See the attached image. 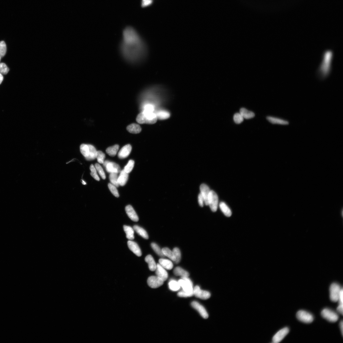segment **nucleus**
I'll return each mask as SVG.
<instances>
[{
  "label": "nucleus",
  "mask_w": 343,
  "mask_h": 343,
  "mask_svg": "<svg viewBox=\"0 0 343 343\" xmlns=\"http://www.w3.org/2000/svg\"><path fill=\"white\" fill-rule=\"evenodd\" d=\"M341 289L340 286L336 283H333L330 286L329 289L330 297L332 301L336 302L338 301Z\"/></svg>",
  "instance_id": "5"
},
{
  "label": "nucleus",
  "mask_w": 343,
  "mask_h": 343,
  "mask_svg": "<svg viewBox=\"0 0 343 343\" xmlns=\"http://www.w3.org/2000/svg\"><path fill=\"white\" fill-rule=\"evenodd\" d=\"M125 210L127 215L131 220L135 222L138 221L139 218L138 216L131 205H128L125 208Z\"/></svg>",
  "instance_id": "19"
},
{
  "label": "nucleus",
  "mask_w": 343,
  "mask_h": 343,
  "mask_svg": "<svg viewBox=\"0 0 343 343\" xmlns=\"http://www.w3.org/2000/svg\"><path fill=\"white\" fill-rule=\"evenodd\" d=\"M201 194L202 196L205 205H208V198L210 190L209 187L205 184H202L200 186Z\"/></svg>",
  "instance_id": "16"
},
{
  "label": "nucleus",
  "mask_w": 343,
  "mask_h": 343,
  "mask_svg": "<svg viewBox=\"0 0 343 343\" xmlns=\"http://www.w3.org/2000/svg\"><path fill=\"white\" fill-rule=\"evenodd\" d=\"M103 165L108 173H118L121 172L119 165L113 162L105 161H104Z\"/></svg>",
  "instance_id": "10"
},
{
  "label": "nucleus",
  "mask_w": 343,
  "mask_h": 343,
  "mask_svg": "<svg viewBox=\"0 0 343 343\" xmlns=\"http://www.w3.org/2000/svg\"><path fill=\"white\" fill-rule=\"evenodd\" d=\"M128 178V174L124 170L121 171L119 176H118V182L119 186H124L127 183Z\"/></svg>",
  "instance_id": "21"
},
{
  "label": "nucleus",
  "mask_w": 343,
  "mask_h": 343,
  "mask_svg": "<svg viewBox=\"0 0 343 343\" xmlns=\"http://www.w3.org/2000/svg\"><path fill=\"white\" fill-rule=\"evenodd\" d=\"M343 321H342L340 323V328H341V334H342V335H343Z\"/></svg>",
  "instance_id": "51"
},
{
  "label": "nucleus",
  "mask_w": 343,
  "mask_h": 343,
  "mask_svg": "<svg viewBox=\"0 0 343 343\" xmlns=\"http://www.w3.org/2000/svg\"><path fill=\"white\" fill-rule=\"evenodd\" d=\"M127 130L130 133L137 134L141 132V128L139 125L133 123L128 126L127 127Z\"/></svg>",
  "instance_id": "23"
},
{
  "label": "nucleus",
  "mask_w": 343,
  "mask_h": 343,
  "mask_svg": "<svg viewBox=\"0 0 343 343\" xmlns=\"http://www.w3.org/2000/svg\"><path fill=\"white\" fill-rule=\"evenodd\" d=\"M198 199L199 205L201 207H203L204 203V199L201 193L199 195Z\"/></svg>",
  "instance_id": "46"
},
{
  "label": "nucleus",
  "mask_w": 343,
  "mask_h": 343,
  "mask_svg": "<svg viewBox=\"0 0 343 343\" xmlns=\"http://www.w3.org/2000/svg\"><path fill=\"white\" fill-rule=\"evenodd\" d=\"M333 56V52L332 50H327L323 51L322 55V62L316 72L317 76L320 80L325 79L331 73Z\"/></svg>",
  "instance_id": "2"
},
{
  "label": "nucleus",
  "mask_w": 343,
  "mask_h": 343,
  "mask_svg": "<svg viewBox=\"0 0 343 343\" xmlns=\"http://www.w3.org/2000/svg\"><path fill=\"white\" fill-rule=\"evenodd\" d=\"M80 149L81 153L86 160H91L96 158L97 151L92 145L82 144L81 145Z\"/></svg>",
  "instance_id": "4"
},
{
  "label": "nucleus",
  "mask_w": 343,
  "mask_h": 343,
  "mask_svg": "<svg viewBox=\"0 0 343 343\" xmlns=\"http://www.w3.org/2000/svg\"><path fill=\"white\" fill-rule=\"evenodd\" d=\"M177 295L178 296L182 297H190L194 295H193V291L192 292H188L183 290L179 292Z\"/></svg>",
  "instance_id": "44"
},
{
  "label": "nucleus",
  "mask_w": 343,
  "mask_h": 343,
  "mask_svg": "<svg viewBox=\"0 0 343 343\" xmlns=\"http://www.w3.org/2000/svg\"><path fill=\"white\" fill-rule=\"evenodd\" d=\"M155 271L157 276L163 280H166L168 277V274L164 268L159 264H157L156 269Z\"/></svg>",
  "instance_id": "15"
},
{
  "label": "nucleus",
  "mask_w": 343,
  "mask_h": 343,
  "mask_svg": "<svg viewBox=\"0 0 343 343\" xmlns=\"http://www.w3.org/2000/svg\"><path fill=\"white\" fill-rule=\"evenodd\" d=\"M164 281L157 276H152L149 277L147 280L148 286L152 288L156 289L163 285Z\"/></svg>",
  "instance_id": "12"
},
{
  "label": "nucleus",
  "mask_w": 343,
  "mask_h": 343,
  "mask_svg": "<svg viewBox=\"0 0 343 343\" xmlns=\"http://www.w3.org/2000/svg\"><path fill=\"white\" fill-rule=\"evenodd\" d=\"M343 304H339L337 308V310L338 312L340 314H341L342 315H343Z\"/></svg>",
  "instance_id": "49"
},
{
  "label": "nucleus",
  "mask_w": 343,
  "mask_h": 343,
  "mask_svg": "<svg viewBox=\"0 0 343 343\" xmlns=\"http://www.w3.org/2000/svg\"><path fill=\"white\" fill-rule=\"evenodd\" d=\"M192 306L197 310L202 316L205 319L209 317L207 311L202 305L196 301L193 302L191 304Z\"/></svg>",
  "instance_id": "14"
},
{
  "label": "nucleus",
  "mask_w": 343,
  "mask_h": 343,
  "mask_svg": "<svg viewBox=\"0 0 343 343\" xmlns=\"http://www.w3.org/2000/svg\"><path fill=\"white\" fill-rule=\"evenodd\" d=\"M119 148L118 145H115L107 148L106 152L110 156L114 157L116 155Z\"/></svg>",
  "instance_id": "31"
},
{
  "label": "nucleus",
  "mask_w": 343,
  "mask_h": 343,
  "mask_svg": "<svg viewBox=\"0 0 343 343\" xmlns=\"http://www.w3.org/2000/svg\"><path fill=\"white\" fill-rule=\"evenodd\" d=\"M145 260L148 264L149 270L153 271H155L157 264L152 256L150 255H147L145 258Z\"/></svg>",
  "instance_id": "22"
},
{
  "label": "nucleus",
  "mask_w": 343,
  "mask_h": 343,
  "mask_svg": "<svg viewBox=\"0 0 343 343\" xmlns=\"http://www.w3.org/2000/svg\"><path fill=\"white\" fill-rule=\"evenodd\" d=\"M134 161L133 160L129 161L128 164L124 167L125 171L128 173L132 171L134 167Z\"/></svg>",
  "instance_id": "37"
},
{
  "label": "nucleus",
  "mask_w": 343,
  "mask_h": 343,
  "mask_svg": "<svg viewBox=\"0 0 343 343\" xmlns=\"http://www.w3.org/2000/svg\"><path fill=\"white\" fill-rule=\"evenodd\" d=\"M244 118L240 113H237L234 116V120L235 123L240 124L244 120Z\"/></svg>",
  "instance_id": "41"
},
{
  "label": "nucleus",
  "mask_w": 343,
  "mask_h": 343,
  "mask_svg": "<svg viewBox=\"0 0 343 343\" xmlns=\"http://www.w3.org/2000/svg\"><path fill=\"white\" fill-rule=\"evenodd\" d=\"M170 289L174 291H177L180 289V286L178 282L175 280H171L168 283Z\"/></svg>",
  "instance_id": "33"
},
{
  "label": "nucleus",
  "mask_w": 343,
  "mask_h": 343,
  "mask_svg": "<svg viewBox=\"0 0 343 343\" xmlns=\"http://www.w3.org/2000/svg\"><path fill=\"white\" fill-rule=\"evenodd\" d=\"M1 57H0V61H1Z\"/></svg>",
  "instance_id": "55"
},
{
  "label": "nucleus",
  "mask_w": 343,
  "mask_h": 343,
  "mask_svg": "<svg viewBox=\"0 0 343 343\" xmlns=\"http://www.w3.org/2000/svg\"><path fill=\"white\" fill-rule=\"evenodd\" d=\"M220 208L223 213L227 217L232 215V212L228 206L224 202H221L219 205Z\"/></svg>",
  "instance_id": "29"
},
{
  "label": "nucleus",
  "mask_w": 343,
  "mask_h": 343,
  "mask_svg": "<svg viewBox=\"0 0 343 343\" xmlns=\"http://www.w3.org/2000/svg\"><path fill=\"white\" fill-rule=\"evenodd\" d=\"M120 51L123 57L130 64H139L146 59L147 48L145 41L133 28L123 31Z\"/></svg>",
  "instance_id": "1"
},
{
  "label": "nucleus",
  "mask_w": 343,
  "mask_h": 343,
  "mask_svg": "<svg viewBox=\"0 0 343 343\" xmlns=\"http://www.w3.org/2000/svg\"><path fill=\"white\" fill-rule=\"evenodd\" d=\"M146 1V0H142V2L144 1Z\"/></svg>",
  "instance_id": "54"
},
{
  "label": "nucleus",
  "mask_w": 343,
  "mask_h": 343,
  "mask_svg": "<svg viewBox=\"0 0 343 343\" xmlns=\"http://www.w3.org/2000/svg\"><path fill=\"white\" fill-rule=\"evenodd\" d=\"M218 205V197L216 193L213 190H210L208 198V205L212 211H217Z\"/></svg>",
  "instance_id": "6"
},
{
  "label": "nucleus",
  "mask_w": 343,
  "mask_h": 343,
  "mask_svg": "<svg viewBox=\"0 0 343 343\" xmlns=\"http://www.w3.org/2000/svg\"><path fill=\"white\" fill-rule=\"evenodd\" d=\"M118 175L117 173H111L109 176V179L112 184L116 187L119 186V185L118 182Z\"/></svg>",
  "instance_id": "34"
},
{
  "label": "nucleus",
  "mask_w": 343,
  "mask_h": 343,
  "mask_svg": "<svg viewBox=\"0 0 343 343\" xmlns=\"http://www.w3.org/2000/svg\"><path fill=\"white\" fill-rule=\"evenodd\" d=\"M339 304H343V289L341 288L339 295L338 301Z\"/></svg>",
  "instance_id": "48"
},
{
  "label": "nucleus",
  "mask_w": 343,
  "mask_h": 343,
  "mask_svg": "<svg viewBox=\"0 0 343 343\" xmlns=\"http://www.w3.org/2000/svg\"><path fill=\"white\" fill-rule=\"evenodd\" d=\"M321 315L324 319L330 322H336L339 319V316L337 314L327 309H324L322 311Z\"/></svg>",
  "instance_id": "7"
},
{
  "label": "nucleus",
  "mask_w": 343,
  "mask_h": 343,
  "mask_svg": "<svg viewBox=\"0 0 343 343\" xmlns=\"http://www.w3.org/2000/svg\"><path fill=\"white\" fill-rule=\"evenodd\" d=\"M133 229L137 234L141 236L143 238L146 239H148V235L146 231L142 228L138 226L134 225Z\"/></svg>",
  "instance_id": "28"
},
{
  "label": "nucleus",
  "mask_w": 343,
  "mask_h": 343,
  "mask_svg": "<svg viewBox=\"0 0 343 343\" xmlns=\"http://www.w3.org/2000/svg\"><path fill=\"white\" fill-rule=\"evenodd\" d=\"M289 332L288 328H285L280 330L274 335L273 341L274 343H278L282 341Z\"/></svg>",
  "instance_id": "13"
},
{
  "label": "nucleus",
  "mask_w": 343,
  "mask_h": 343,
  "mask_svg": "<svg viewBox=\"0 0 343 343\" xmlns=\"http://www.w3.org/2000/svg\"><path fill=\"white\" fill-rule=\"evenodd\" d=\"M151 246L154 251L159 256L161 257H163L164 256L163 252H162V249L160 248L158 245L155 243H152L151 244Z\"/></svg>",
  "instance_id": "35"
},
{
  "label": "nucleus",
  "mask_w": 343,
  "mask_h": 343,
  "mask_svg": "<svg viewBox=\"0 0 343 343\" xmlns=\"http://www.w3.org/2000/svg\"><path fill=\"white\" fill-rule=\"evenodd\" d=\"M193 295L202 300H207L211 296V294L209 292L201 290L198 286H195L193 288Z\"/></svg>",
  "instance_id": "11"
},
{
  "label": "nucleus",
  "mask_w": 343,
  "mask_h": 343,
  "mask_svg": "<svg viewBox=\"0 0 343 343\" xmlns=\"http://www.w3.org/2000/svg\"><path fill=\"white\" fill-rule=\"evenodd\" d=\"M173 273L176 276H180L182 277H189V276L188 272L179 267H177L174 269Z\"/></svg>",
  "instance_id": "25"
},
{
  "label": "nucleus",
  "mask_w": 343,
  "mask_h": 343,
  "mask_svg": "<svg viewBox=\"0 0 343 343\" xmlns=\"http://www.w3.org/2000/svg\"><path fill=\"white\" fill-rule=\"evenodd\" d=\"M159 264L164 269L167 270H171L173 267L172 262L168 259L161 258L159 260Z\"/></svg>",
  "instance_id": "24"
},
{
  "label": "nucleus",
  "mask_w": 343,
  "mask_h": 343,
  "mask_svg": "<svg viewBox=\"0 0 343 343\" xmlns=\"http://www.w3.org/2000/svg\"><path fill=\"white\" fill-rule=\"evenodd\" d=\"M108 187L112 194L116 197H119V195L118 194V193L116 188V187L113 184L110 183L108 184Z\"/></svg>",
  "instance_id": "40"
},
{
  "label": "nucleus",
  "mask_w": 343,
  "mask_h": 343,
  "mask_svg": "<svg viewBox=\"0 0 343 343\" xmlns=\"http://www.w3.org/2000/svg\"><path fill=\"white\" fill-rule=\"evenodd\" d=\"M132 149V147L130 144L125 146L122 147L118 153V158L121 159L127 158L130 154Z\"/></svg>",
  "instance_id": "18"
},
{
  "label": "nucleus",
  "mask_w": 343,
  "mask_h": 343,
  "mask_svg": "<svg viewBox=\"0 0 343 343\" xmlns=\"http://www.w3.org/2000/svg\"><path fill=\"white\" fill-rule=\"evenodd\" d=\"M173 251L176 258L175 262L176 264H178L181 259V254L179 248H173Z\"/></svg>",
  "instance_id": "36"
},
{
  "label": "nucleus",
  "mask_w": 343,
  "mask_h": 343,
  "mask_svg": "<svg viewBox=\"0 0 343 343\" xmlns=\"http://www.w3.org/2000/svg\"><path fill=\"white\" fill-rule=\"evenodd\" d=\"M91 176L94 178L95 180L97 181H99L100 180L98 176V174L96 172H92L91 173Z\"/></svg>",
  "instance_id": "50"
},
{
  "label": "nucleus",
  "mask_w": 343,
  "mask_h": 343,
  "mask_svg": "<svg viewBox=\"0 0 343 343\" xmlns=\"http://www.w3.org/2000/svg\"><path fill=\"white\" fill-rule=\"evenodd\" d=\"M152 2V0H146L142 2V7L143 8L147 7V6L151 4Z\"/></svg>",
  "instance_id": "47"
},
{
  "label": "nucleus",
  "mask_w": 343,
  "mask_h": 343,
  "mask_svg": "<svg viewBox=\"0 0 343 343\" xmlns=\"http://www.w3.org/2000/svg\"><path fill=\"white\" fill-rule=\"evenodd\" d=\"M95 166L96 170L98 171L99 175H100L102 179L103 180L105 179L106 178L105 174L102 168L101 165L98 163H96L95 165Z\"/></svg>",
  "instance_id": "42"
},
{
  "label": "nucleus",
  "mask_w": 343,
  "mask_h": 343,
  "mask_svg": "<svg viewBox=\"0 0 343 343\" xmlns=\"http://www.w3.org/2000/svg\"><path fill=\"white\" fill-rule=\"evenodd\" d=\"M9 71V69L7 65L4 63H0V73L2 74H7Z\"/></svg>",
  "instance_id": "43"
},
{
  "label": "nucleus",
  "mask_w": 343,
  "mask_h": 343,
  "mask_svg": "<svg viewBox=\"0 0 343 343\" xmlns=\"http://www.w3.org/2000/svg\"><path fill=\"white\" fill-rule=\"evenodd\" d=\"M158 119L156 115L154 112H147L143 111L137 116L136 121L139 123L154 124Z\"/></svg>",
  "instance_id": "3"
},
{
  "label": "nucleus",
  "mask_w": 343,
  "mask_h": 343,
  "mask_svg": "<svg viewBox=\"0 0 343 343\" xmlns=\"http://www.w3.org/2000/svg\"><path fill=\"white\" fill-rule=\"evenodd\" d=\"M123 228L126 234L127 238L130 240H133L134 238V230L131 227L124 225Z\"/></svg>",
  "instance_id": "26"
},
{
  "label": "nucleus",
  "mask_w": 343,
  "mask_h": 343,
  "mask_svg": "<svg viewBox=\"0 0 343 343\" xmlns=\"http://www.w3.org/2000/svg\"><path fill=\"white\" fill-rule=\"evenodd\" d=\"M162 251L164 256L175 262L176 258L173 251H172L169 248H163L162 249Z\"/></svg>",
  "instance_id": "32"
},
{
  "label": "nucleus",
  "mask_w": 343,
  "mask_h": 343,
  "mask_svg": "<svg viewBox=\"0 0 343 343\" xmlns=\"http://www.w3.org/2000/svg\"><path fill=\"white\" fill-rule=\"evenodd\" d=\"M3 80V76L2 74L0 73V85L1 84Z\"/></svg>",
  "instance_id": "52"
},
{
  "label": "nucleus",
  "mask_w": 343,
  "mask_h": 343,
  "mask_svg": "<svg viewBox=\"0 0 343 343\" xmlns=\"http://www.w3.org/2000/svg\"><path fill=\"white\" fill-rule=\"evenodd\" d=\"M155 114L157 115V119L160 120H165L170 116V114L169 112L165 110L158 111Z\"/></svg>",
  "instance_id": "30"
},
{
  "label": "nucleus",
  "mask_w": 343,
  "mask_h": 343,
  "mask_svg": "<svg viewBox=\"0 0 343 343\" xmlns=\"http://www.w3.org/2000/svg\"><path fill=\"white\" fill-rule=\"evenodd\" d=\"M267 120L273 124L281 125H287L289 124L288 121L278 118L271 116L267 117Z\"/></svg>",
  "instance_id": "20"
},
{
  "label": "nucleus",
  "mask_w": 343,
  "mask_h": 343,
  "mask_svg": "<svg viewBox=\"0 0 343 343\" xmlns=\"http://www.w3.org/2000/svg\"><path fill=\"white\" fill-rule=\"evenodd\" d=\"M239 113L244 118L246 119H251L255 116L253 112L249 111L244 108H242L240 109Z\"/></svg>",
  "instance_id": "27"
},
{
  "label": "nucleus",
  "mask_w": 343,
  "mask_h": 343,
  "mask_svg": "<svg viewBox=\"0 0 343 343\" xmlns=\"http://www.w3.org/2000/svg\"><path fill=\"white\" fill-rule=\"evenodd\" d=\"M128 247L130 250L137 256H141L142 252L138 244L134 241L130 240L128 242Z\"/></svg>",
  "instance_id": "17"
},
{
  "label": "nucleus",
  "mask_w": 343,
  "mask_h": 343,
  "mask_svg": "<svg viewBox=\"0 0 343 343\" xmlns=\"http://www.w3.org/2000/svg\"><path fill=\"white\" fill-rule=\"evenodd\" d=\"M105 158V155L102 152L100 151H97L96 158L99 163L103 164Z\"/></svg>",
  "instance_id": "39"
},
{
  "label": "nucleus",
  "mask_w": 343,
  "mask_h": 343,
  "mask_svg": "<svg viewBox=\"0 0 343 343\" xmlns=\"http://www.w3.org/2000/svg\"><path fill=\"white\" fill-rule=\"evenodd\" d=\"M296 317L299 321L305 323H311L314 320L312 315L304 310L298 311L296 314Z\"/></svg>",
  "instance_id": "8"
},
{
  "label": "nucleus",
  "mask_w": 343,
  "mask_h": 343,
  "mask_svg": "<svg viewBox=\"0 0 343 343\" xmlns=\"http://www.w3.org/2000/svg\"><path fill=\"white\" fill-rule=\"evenodd\" d=\"M82 183H83V184H84V185H85V184H86V183H85V182L84 181V180H83V182H82Z\"/></svg>",
  "instance_id": "53"
},
{
  "label": "nucleus",
  "mask_w": 343,
  "mask_h": 343,
  "mask_svg": "<svg viewBox=\"0 0 343 343\" xmlns=\"http://www.w3.org/2000/svg\"><path fill=\"white\" fill-rule=\"evenodd\" d=\"M178 282L183 290L188 292H193V284L188 277H182V279L179 280Z\"/></svg>",
  "instance_id": "9"
},
{
  "label": "nucleus",
  "mask_w": 343,
  "mask_h": 343,
  "mask_svg": "<svg viewBox=\"0 0 343 343\" xmlns=\"http://www.w3.org/2000/svg\"><path fill=\"white\" fill-rule=\"evenodd\" d=\"M7 52V46L4 41L0 42V57H3Z\"/></svg>",
  "instance_id": "38"
},
{
  "label": "nucleus",
  "mask_w": 343,
  "mask_h": 343,
  "mask_svg": "<svg viewBox=\"0 0 343 343\" xmlns=\"http://www.w3.org/2000/svg\"><path fill=\"white\" fill-rule=\"evenodd\" d=\"M154 110V107L152 105L148 104L145 106L144 111L147 112H153Z\"/></svg>",
  "instance_id": "45"
}]
</instances>
